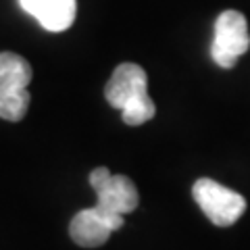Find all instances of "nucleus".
<instances>
[{"label":"nucleus","mask_w":250,"mask_h":250,"mask_svg":"<svg viewBox=\"0 0 250 250\" xmlns=\"http://www.w3.org/2000/svg\"><path fill=\"white\" fill-rule=\"evenodd\" d=\"M106 103L119 108L127 125H142L150 121L156 106L148 96V75L136 62H123L113 71L104 88Z\"/></svg>","instance_id":"obj_1"},{"label":"nucleus","mask_w":250,"mask_h":250,"mask_svg":"<svg viewBox=\"0 0 250 250\" xmlns=\"http://www.w3.org/2000/svg\"><path fill=\"white\" fill-rule=\"evenodd\" d=\"M31 65L15 52H0V119L21 121L29 108Z\"/></svg>","instance_id":"obj_2"},{"label":"nucleus","mask_w":250,"mask_h":250,"mask_svg":"<svg viewBox=\"0 0 250 250\" xmlns=\"http://www.w3.org/2000/svg\"><path fill=\"white\" fill-rule=\"evenodd\" d=\"M192 196L196 200V205L202 208V213L208 217V221L219 225V228H229L246 210V200L242 194L233 192L208 177L194 182Z\"/></svg>","instance_id":"obj_3"},{"label":"nucleus","mask_w":250,"mask_h":250,"mask_svg":"<svg viewBox=\"0 0 250 250\" xmlns=\"http://www.w3.org/2000/svg\"><path fill=\"white\" fill-rule=\"evenodd\" d=\"M250 48V34L244 15L238 11H223L215 21V40L210 57L223 69H231L238 57Z\"/></svg>","instance_id":"obj_4"},{"label":"nucleus","mask_w":250,"mask_h":250,"mask_svg":"<svg viewBox=\"0 0 250 250\" xmlns=\"http://www.w3.org/2000/svg\"><path fill=\"white\" fill-rule=\"evenodd\" d=\"M90 186L96 192V207L108 215H127L138 207V190L125 175H113L106 167H96L90 173Z\"/></svg>","instance_id":"obj_5"},{"label":"nucleus","mask_w":250,"mask_h":250,"mask_svg":"<svg viewBox=\"0 0 250 250\" xmlns=\"http://www.w3.org/2000/svg\"><path fill=\"white\" fill-rule=\"evenodd\" d=\"M123 228V217L108 215L96 205L80 210L69 223V236L82 248H98L111 238V233Z\"/></svg>","instance_id":"obj_6"},{"label":"nucleus","mask_w":250,"mask_h":250,"mask_svg":"<svg viewBox=\"0 0 250 250\" xmlns=\"http://www.w3.org/2000/svg\"><path fill=\"white\" fill-rule=\"evenodd\" d=\"M21 9L29 13L44 29L62 31L75 19V0H19Z\"/></svg>","instance_id":"obj_7"}]
</instances>
